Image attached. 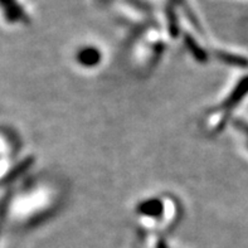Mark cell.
<instances>
[{"label": "cell", "mask_w": 248, "mask_h": 248, "mask_svg": "<svg viewBox=\"0 0 248 248\" xmlns=\"http://www.w3.org/2000/svg\"><path fill=\"white\" fill-rule=\"evenodd\" d=\"M100 53L97 52V49L94 48H83L78 52L77 54V60L81 63L82 66L85 67H92L96 66L98 62H100Z\"/></svg>", "instance_id": "obj_1"}]
</instances>
